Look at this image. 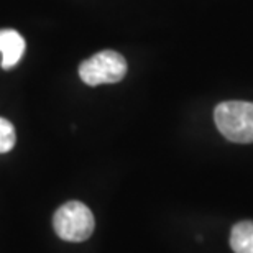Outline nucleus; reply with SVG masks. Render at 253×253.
<instances>
[{
	"mask_svg": "<svg viewBox=\"0 0 253 253\" xmlns=\"http://www.w3.org/2000/svg\"><path fill=\"white\" fill-rule=\"evenodd\" d=\"M217 128L234 143H253V102L229 100L214 110Z\"/></svg>",
	"mask_w": 253,
	"mask_h": 253,
	"instance_id": "nucleus-1",
	"label": "nucleus"
},
{
	"mask_svg": "<svg viewBox=\"0 0 253 253\" xmlns=\"http://www.w3.org/2000/svg\"><path fill=\"white\" fill-rule=\"evenodd\" d=\"M15 146V128L7 119L0 117V153H8Z\"/></svg>",
	"mask_w": 253,
	"mask_h": 253,
	"instance_id": "nucleus-6",
	"label": "nucleus"
},
{
	"mask_svg": "<svg viewBox=\"0 0 253 253\" xmlns=\"http://www.w3.org/2000/svg\"><path fill=\"white\" fill-rule=\"evenodd\" d=\"M94 214L84 202L69 201L58 207L53 217V229L61 240L84 242L94 232Z\"/></svg>",
	"mask_w": 253,
	"mask_h": 253,
	"instance_id": "nucleus-2",
	"label": "nucleus"
},
{
	"mask_svg": "<svg viewBox=\"0 0 253 253\" xmlns=\"http://www.w3.org/2000/svg\"><path fill=\"white\" fill-rule=\"evenodd\" d=\"M230 247L235 253H253V222L244 220L234 225Z\"/></svg>",
	"mask_w": 253,
	"mask_h": 253,
	"instance_id": "nucleus-5",
	"label": "nucleus"
},
{
	"mask_svg": "<svg viewBox=\"0 0 253 253\" xmlns=\"http://www.w3.org/2000/svg\"><path fill=\"white\" fill-rule=\"evenodd\" d=\"M25 43L23 37L17 30L5 28L0 30V53H2V68L3 69H12L18 64L20 59L23 58Z\"/></svg>",
	"mask_w": 253,
	"mask_h": 253,
	"instance_id": "nucleus-4",
	"label": "nucleus"
},
{
	"mask_svg": "<svg viewBox=\"0 0 253 253\" xmlns=\"http://www.w3.org/2000/svg\"><path fill=\"white\" fill-rule=\"evenodd\" d=\"M125 58L112 49H104L81 63L79 76L87 85L120 83L126 74Z\"/></svg>",
	"mask_w": 253,
	"mask_h": 253,
	"instance_id": "nucleus-3",
	"label": "nucleus"
}]
</instances>
